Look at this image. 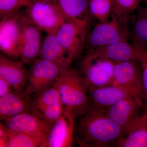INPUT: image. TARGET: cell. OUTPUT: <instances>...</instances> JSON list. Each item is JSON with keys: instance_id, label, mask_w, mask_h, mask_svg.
Masks as SVG:
<instances>
[{"instance_id": "10", "label": "cell", "mask_w": 147, "mask_h": 147, "mask_svg": "<svg viewBox=\"0 0 147 147\" xmlns=\"http://www.w3.org/2000/svg\"><path fill=\"white\" fill-rule=\"evenodd\" d=\"M77 116L63 110L62 115L53 124L46 141L40 147H70L74 140L75 123Z\"/></svg>"}, {"instance_id": "31", "label": "cell", "mask_w": 147, "mask_h": 147, "mask_svg": "<svg viewBox=\"0 0 147 147\" xmlns=\"http://www.w3.org/2000/svg\"><path fill=\"white\" fill-rule=\"evenodd\" d=\"M142 1L144 2L145 4L147 5V0H142Z\"/></svg>"}, {"instance_id": "30", "label": "cell", "mask_w": 147, "mask_h": 147, "mask_svg": "<svg viewBox=\"0 0 147 147\" xmlns=\"http://www.w3.org/2000/svg\"><path fill=\"white\" fill-rule=\"evenodd\" d=\"M29 4L30 3L34 1H43L46 2H56V0H27Z\"/></svg>"}, {"instance_id": "14", "label": "cell", "mask_w": 147, "mask_h": 147, "mask_svg": "<svg viewBox=\"0 0 147 147\" xmlns=\"http://www.w3.org/2000/svg\"><path fill=\"white\" fill-rule=\"evenodd\" d=\"M1 119L11 130L34 135L47 136L52 126L32 113H21Z\"/></svg>"}, {"instance_id": "13", "label": "cell", "mask_w": 147, "mask_h": 147, "mask_svg": "<svg viewBox=\"0 0 147 147\" xmlns=\"http://www.w3.org/2000/svg\"><path fill=\"white\" fill-rule=\"evenodd\" d=\"M24 64L22 61L0 54V77L7 81L13 91L18 93L24 92L28 83V71Z\"/></svg>"}, {"instance_id": "26", "label": "cell", "mask_w": 147, "mask_h": 147, "mask_svg": "<svg viewBox=\"0 0 147 147\" xmlns=\"http://www.w3.org/2000/svg\"><path fill=\"white\" fill-rule=\"evenodd\" d=\"M63 112V106L59 100L47 106L35 115L53 125L61 117Z\"/></svg>"}, {"instance_id": "21", "label": "cell", "mask_w": 147, "mask_h": 147, "mask_svg": "<svg viewBox=\"0 0 147 147\" xmlns=\"http://www.w3.org/2000/svg\"><path fill=\"white\" fill-rule=\"evenodd\" d=\"M67 19L90 21L89 0H56Z\"/></svg>"}, {"instance_id": "17", "label": "cell", "mask_w": 147, "mask_h": 147, "mask_svg": "<svg viewBox=\"0 0 147 147\" xmlns=\"http://www.w3.org/2000/svg\"><path fill=\"white\" fill-rule=\"evenodd\" d=\"M32 101L30 96L13 90L0 97L1 119L10 117L21 113H32Z\"/></svg>"}, {"instance_id": "32", "label": "cell", "mask_w": 147, "mask_h": 147, "mask_svg": "<svg viewBox=\"0 0 147 147\" xmlns=\"http://www.w3.org/2000/svg\"><path fill=\"white\" fill-rule=\"evenodd\" d=\"M143 111H144V113H146V114L147 116V110H143Z\"/></svg>"}, {"instance_id": "24", "label": "cell", "mask_w": 147, "mask_h": 147, "mask_svg": "<svg viewBox=\"0 0 147 147\" xmlns=\"http://www.w3.org/2000/svg\"><path fill=\"white\" fill-rule=\"evenodd\" d=\"M113 0H89V9L91 14L102 23L108 21L112 16Z\"/></svg>"}, {"instance_id": "3", "label": "cell", "mask_w": 147, "mask_h": 147, "mask_svg": "<svg viewBox=\"0 0 147 147\" xmlns=\"http://www.w3.org/2000/svg\"><path fill=\"white\" fill-rule=\"evenodd\" d=\"M131 16L119 18L112 16L106 22H98L88 34L86 43L87 50L119 41H129Z\"/></svg>"}, {"instance_id": "29", "label": "cell", "mask_w": 147, "mask_h": 147, "mask_svg": "<svg viewBox=\"0 0 147 147\" xmlns=\"http://www.w3.org/2000/svg\"><path fill=\"white\" fill-rule=\"evenodd\" d=\"M13 90L9 82L2 77H0V97L7 94Z\"/></svg>"}, {"instance_id": "1", "label": "cell", "mask_w": 147, "mask_h": 147, "mask_svg": "<svg viewBox=\"0 0 147 147\" xmlns=\"http://www.w3.org/2000/svg\"><path fill=\"white\" fill-rule=\"evenodd\" d=\"M76 140L84 147L116 146L122 137V128L104 112L88 108L75 126Z\"/></svg>"}, {"instance_id": "16", "label": "cell", "mask_w": 147, "mask_h": 147, "mask_svg": "<svg viewBox=\"0 0 147 147\" xmlns=\"http://www.w3.org/2000/svg\"><path fill=\"white\" fill-rule=\"evenodd\" d=\"M39 58L55 64L63 71L71 67L74 61L59 41L56 33L47 34L43 38Z\"/></svg>"}, {"instance_id": "12", "label": "cell", "mask_w": 147, "mask_h": 147, "mask_svg": "<svg viewBox=\"0 0 147 147\" xmlns=\"http://www.w3.org/2000/svg\"><path fill=\"white\" fill-rule=\"evenodd\" d=\"M42 31L31 23L24 13L20 58L24 63L32 65L39 57L43 39Z\"/></svg>"}, {"instance_id": "11", "label": "cell", "mask_w": 147, "mask_h": 147, "mask_svg": "<svg viewBox=\"0 0 147 147\" xmlns=\"http://www.w3.org/2000/svg\"><path fill=\"white\" fill-rule=\"evenodd\" d=\"M88 97L89 108L104 112L119 100L133 98L128 91L115 84L88 88Z\"/></svg>"}, {"instance_id": "28", "label": "cell", "mask_w": 147, "mask_h": 147, "mask_svg": "<svg viewBox=\"0 0 147 147\" xmlns=\"http://www.w3.org/2000/svg\"><path fill=\"white\" fill-rule=\"evenodd\" d=\"M28 5L27 0H0L1 20L12 15Z\"/></svg>"}, {"instance_id": "9", "label": "cell", "mask_w": 147, "mask_h": 147, "mask_svg": "<svg viewBox=\"0 0 147 147\" xmlns=\"http://www.w3.org/2000/svg\"><path fill=\"white\" fill-rule=\"evenodd\" d=\"M62 71L55 64L38 58L32 64L28 71V83L24 92L30 96L36 95L53 85Z\"/></svg>"}, {"instance_id": "22", "label": "cell", "mask_w": 147, "mask_h": 147, "mask_svg": "<svg viewBox=\"0 0 147 147\" xmlns=\"http://www.w3.org/2000/svg\"><path fill=\"white\" fill-rule=\"evenodd\" d=\"M6 147H41L47 136L34 135L11 130L9 128Z\"/></svg>"}, {"instance_id": "27", "label": "cell", "mask_w": 147, "mask_h": 147, "mask_svg": "<svg viewBox=\"0 0 147 147\" xmlns=\"http://www.w3.org/2000/svg\"><path fill=\"white\" fill-rule=\"evenodd\" d=\"M134 45L137 47L138 51V61L142 69L144 110H147V49L137 45Z\"/></svg>"}, {"instance_id": "5", "label": "cell", "mask_w": 147, "mask_h": 147, "mask_svg": "<svg viewBox=\"0 0 147 147\" xmlns=\"http://www.w3.org/2000/svg\"><path fill=\"white\" fill-rule=\"evenodd\" d=\"M26 7L24 13L28 20L47 34L56 33L67 20L56 2L34 1Z\"/></svg>"}, {"instance_id": "23", "label": "cell", "mask_w": 147, "mask_h": 147, "mask_svg": "<svg viewBox=\"0 0 147 147\" xmlns=\"http://www.w3.org/2000/svg\"><path fill=\"white\" fill-rule=\"evenodd\" d=\"M36 96L35 98L32 101V113L34 115L60 100L59 92L53 84Z\"/></svg>"}, {"instance_id": "15", "label": "cell", "mask_w": 147, "mask_h": 147, "mask_svg": "<svg viewBox=\"0 0 147 147\" xmlns=\"http://www.w3.org/2000/svg\"><path fill=\"white\" fill-rule=\"evenodd\" d=\"M143 107L132 98H127L119 100L105 110V114L121 127L124 131L133 123L142 113Z\"/></svg>"}, {"instance_id": "4", "label": "cell", "mask_w": 147, "mask_h": 147, "mask_svg": "<svg viewBox=\"0 0 147 147\" xmlns=\"http://www.w3.org/2000/svg\"><path fill=\"white\" fill-rule=\"evenodd\" d=\"M115 63L94 49L87 50L79 71L88 89L113 84Z\"/></svg>"}, {"instance_id": "2", "label": "cell", "mask_w": 147, "mask_h": 147, "mask_svg": "<svg viewBox=\"0 0 147 147\" xmlns=\"http://www.w3.org/2000/svg\"><path fill=\"white\" fill-rule=\"evenodd\" d=\"M53 85L57 89L63 110L81 117L89 107L88 89L80 71L71 67L63 71Z\"/></svg>"}, {"instance_id": "6", "label": "cell", "mask_w": 147, "mask_h": 147, "mask_svg": "<svg viewBox=\"0 0 147 147\" xmlns=\"http://www.w3.org/2000/svg\"><path fill=\"white\" fill-rule=\"evenodd\" d=\"M24 13L20 10L1 20L0 50L11 59L20 57L23 34Z\"/></svg>"}, {"instance_id": "18", "label": "cell", "mask_w": 147, "mask_h": 147, "mask_svg": "<svg viewBox=\"0 0 147 147\" xmlns=\"http://www.w3.org/2000/svg\"><path fill=\"white\" fill-rule=\"evenodd\" d=\"M116 146L147 147V116L144 111L125 131Z\"/></svg>"}, {"instance_id": "19", "label": "cell", "mask_w": 147, "mask_h": 147, "mask_svg": "<svg viewBox=\"0 0 147 147\" xmlns=\"http://www.w3.org/2000/svg\"><path fill=\"white\" fill-rule=\"evenodd\" d=\"M94 50L115 63L138 61L137 47L129 41H119Z\"/></svg>"}, {"instance_id": "8", "label": "cell", "mask_w": 147, "mask_h": 147, "mask_svg": "<svg viewBox=\"0 0 147 147\" xmlns=\"http://www.w3.org/2000/svg\"><path fill=\"white\" fill-rule=\"evenodd\" d=\"M113 84L128 91L144 109L142 69L138 61L115 63Z\"/></svg>"}, {"instance_id": "7", "label": "cell", "mask_w": 147, "mask_h": 147, "mask_svg": "<svg viewBox=\"0 0 147 147\" xmlns=\"http://www.w3.org/2000/svg\"><path fill=\"white\" fill-rule=\"evenodd\" d=\"M89 25V21L67 19L56 32L59 41L73 60L86 47Z\"/></svg>"}, {"instance_id": "25", "label": "cell", "mask_w": 147, "mask_h": 147, "mask_svg": "<svg viewBox=\"0 0 147 147\" xmlns=\"http://www.w3.org/2000/svg\"><path fill=\"white\" fill-rule=\"evenodd\" d=\"M142 1V0H113L112 16L119 18L130 17Z\"/></svg>"}, {"instance_id": "20", "label": "cell", "mask_w": 147, "mask_h": 147, "mask_svg": "<svg viewBox=\"0 0 147 147\" xmlns=\"http://www.w3.org/2000/svg\"><path fill=\"white\" fill-rule=\"evenodd\" d=\"M131 16L130 40L133 45L147 49V7L139 6Z\"/></svg>"}]
</instances>
